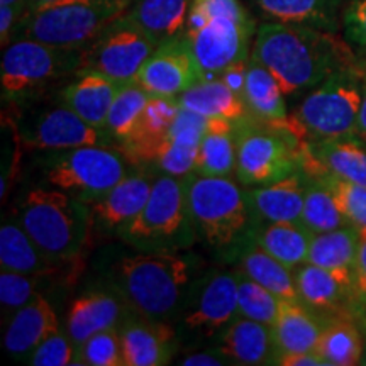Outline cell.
Returning a JSON list of instances; mask_svg holds the SVG:
<instances>
[{"instance_id": "cell-44", "label": "cell", "mask_w": 366, "mask_h": 366, "mask_svg": "<svg viewBox=\"0 0 366 366\" xmlns=\"http://www.w3.org/2000/svg\"><path fill=\"white\" fill-rule=\"evenodd\" d=\"M351 302L356 317L366 320V229H358V251L353 269Z\"/></svg>"}, {"instance_id": "cell-12", "label": "cell", "mask_w": 366, "mask_h": 366, "mask_svg": "<svg viewBox=\"0 0 366 366\" xmlns=\"http://www.w3.org/2000/svg\"><path fill=\"white\" fill-rule=\"evenodd\" d=\"M84 63L85 48H61L29 38L14 41L0 65L2 99H22L49 81L76 75Z\"/></svg>"}, {"instance_id": "cell-35", "label": "cell", "mask_w": 366, "mask_h": 366, "mask_svg": "<svg viewBox=\"0 0 366 366\" xmlns=\"http://www.w3.org/2000/svg\"><path fill=\"white\" fill-rule=\"evenodd\" d=\"M312 232L297 222H263L256 232V246L290 269L307 263Z\"/></svg>"}, {"instance_id": "cell-46", "label": "cell", "mask_w": 366, "mask_h": 366, "mask_svg": "<svg viewBox=\"0 0 366 366\" xmlns=\"http://www.w3.org/2000/svg\"><path fill=\"white\" fill-rule=\"evenodd\" d=\"M251 58V56H249ZM248 59H241V61L232 63L224 70L217 79H221L229 89L234 90L237 95L244 94V84H246V71H248Z\"/></svg>"}, {"instance_id": "cell-31", "label": "cell", "mask_w": 366, "mask_h": 366, "mask_svg": "<svg viewBox=\"0 0 366 366\" xmlns=\"http://www.w3.org/2000/svg\"><path fill=\"white\" fill-rule=\"evenodd\" d=\"M365 332L355 314L326 319L317 353L326 366L361 365L365 355Z\"/></svg>"}, {"instance_id": "cell-24", "label": "cell", "mask_w": 366, "mask_h": 366, "mask_svg": "<svg viewBox=\"0 0 366 366\" xmlns=\"http://www.w3.org/2000/svg\"><path fill=\"white\" fill-rule=\"evenodd\" d=\"M178 111H180V105L177 99L149 95L134 137L119 149L131 159L134 167L153 163L158 149L162 148L172 129Z\"/></svg>"}, {"instance_id": "cell-30", "label": "cell", "mask_w": 366, "mask_h": 366, "mask_svg": "<svg viewBox=\"0 0 366 366\" xmlns=\"http://www.w3.org/2000/svg\"><path fill=\"white\" fill-rule=\"evenodd\" d=\"M178 105L207 119H227L241 122L251 117L244 99L231 90L221 79L200 80L177 97Z\"/></svg>"}, {"instance_id": "cell-20", "label": "cell", "mask_w": 366, "mask_h": 366, "mask_svg": "<svg viewBox=\"0 0 366 366\" xmlns=\"http://www.w3.org/2000/svg\"><path fill=\"white\" fill-rule=\"evenodd\" d=\"M59 329L61 326L56 310L44 294H41L9 317L4 331V350L14 360L26 363L36 347Z\"/></svg>"}, {"instance_id": "cell-27", "label": "cell", "mask_w": 366, "mask_h": 366, "mask_svg": "<svg viewBox=\"0 0 366 366\" xmlns=\"http://www.w3.org/2000/svg\"><path fill=\"white\" fill-rule=\"evenodd\" d=\"M287 95L283 94L280 84L262 63L251 56L248 61L244 84L246 107L251 119L278 127H290V116L287 112Z\"/></svg>"}, {"instance_id": "cell-17", "label": "cell", "mask_w": 366, "mask_h": 366, "mask_svg": "<svg viewBox=\"0 0 366 366\" xmlns=\"http://www.w3.org/2000/svg\"><path fill=\"white\" fill-rule=\"evenodd\" d=\"M121 342L124 366L168 365L182 346L172 322L136 314H131L121 326Z\"/></svg>"}, {"instance_id": "cell-23", "label": "cell", "mask_w": 366, "mask_h": 366, "mask_svg": "<svg viewBox=\"0 0 366 366\" xmlns=\"http://www.w3.org/2000/svg\"><path fill=\"white\" fill-rule=\"evenodd\" d=\"M324 324L326 319L320 317L302 302L282 300L277 319L272 324L277 356L317 350Z\"/></svg>"}, {"instance_id": "cell-50", "label": "cell", "mask_w": 366, "mask_h": 366, "mask_svg": "<svg viewBox=\"0 0 366 366\" xmlns=\"http://www.w3.org/2000/svg\"><path fill=\"white\" fill-rule=\"evenodd\" d=\"M358 136L366 139V68H365V85H363V102H361L360 119H358Z\"/></svg>"}, {"instance_id": "cell-49", "label": "cell", "mask_w": 366, "mask_h": 366, "mask_svg": "<svg viewBox=\"0 0 366 366\" xmlns=\"http://www.w3.org/2000/svg\"><path fill=\"white\" fill-rule=\"evenodd\" d=\"M273 365L282 366H326L317 351H307V353H292L278 355Z\"/></svg>"}, {"instance_id": "cell-36", "label": "cell", "mask_w": 366, "mask_h": 366, "mask_svg": "<svg viewBox=\"0 0 366 366\" xmlns=\"http://www.w3.org/2000/svg\"><path fill=\"white\" fill-rule=\"evenodd\" d=\"M237 269L253 278L259 285L268 288L280 300L302 302L297 290L295 274L285 264L263 251L259 246H251L237 259Z\"/></svg>"}, {"instance_id": "cell-10", "label": "cell", "mask_w": 366, "mask_h": 366, "mask_svg": "<svg viewBox=\"0 0 366 366\" xmlns=\"http://www.w3.org/2000/svg\"><path fill=\"white\" fill-rule=\"evenodd\" d=\"M302 143L290 127L264 124L251 117L236 122L237 182L262 187L300 170Z\"/></svg>"}, {"instance_id": "cell-45", "label": "cell", "mask_w": 366, "mask_h": 366, "mask_svg": "<svg viewBox=\"0 0 366 366\" xmlns=\"http://www.w3.org/2000/svg\"><path fill=\"white\" fill-rule=\"evenodd\" d=\"M346 38L351 43L366 49V0H355L342 14Z\"/></svg>"}, {"instance_id": "cell-32", "label": "cell", "mask_w": 366, "mask_h": 366, "mask_svg": "<svg viewBox=\"0 0 366 366\" xmlns=\"http://www.w3.org/2000/svg\"><path fill=\"white\" fill-rule=\"evenodd\" d=\"M236 168V122L209 119L195 162V175L232 177Z\"/></svg>"}, {"instance_id": "cell-11", "label": "cell", "mask_w": 366, "mask_h": 366, "mask_svg": "<svg viewBox=\"0 0 366 366\" xmlns=\"http://www.w3.org/2000/svg\"><path fill=\"white\" fill-rule=\"evenodd\" d=\"M236 317H239L236 269H207L192 283L173 326L180 345H214Z\"/></svg>"}, {"instance_id": "cell-7", "label": "cell", "mask_w": 366, "mask_h": 366, "mask_svg": "<svg viewBox=\"0 0 366 366\" xmlns=\"http://www.w3.org/2000/svg\"><path fill=\"white\" fill-rule=\"evenodd\" d=\"M117 236L136 251L190 249L197 232L187 199V178L158 173L148 202Z\"/></svg>"}, {"instance_id": "cell-43", "label": "cell", "mask_w": 366, "mask_h": 366, "mask_svg": "<svg viewBox=\"0 0 366 366\" xmlns=\"http://www.w3.org/2000/svg\"><path fill=\"white\" fill-rule=\"evenodd\" d=\"M76 346L66 331H56L36 347L26 363L33 366H66L75 365Z\"/></svg>"}, {"instance_id": "cell-28", "label": "cell", "mask_w": 366, "mask_h": 366, "mask_svg": "<svg viewBox=\"0 0 366 366\" xmlns=\"http://www.w3.org/2000/svg\"><path fill=\"white\" fill-rule=\"evenodd\" d=\"M0 264L2 269L43 278H51L61 272V263L43 253L24 227L14 221H4L0 227Z\"/></svg>"}, {"instance_id": "cell-21", "label": "cell", "mask_w": 366, "mask_h": 366, "mask_svg": "<svg viewBox=\"0 0 366 366\" xmlns=\"http://www.w3.org/2000/svg\"><path fill=\"white\" fill-rule=\"evenodd\" d=\"M229 365H273L277 350L272 326L248 317H236L212 345Z\"/></svg>"}, {"instance_id": "cell-33", "label": "cell", "mask_w": 366, "mask_h": 366, "mask_svg": "<svg viewBox=\"0 0 366 366\" xmlns=\"http://www.w3.org/2000/svg\"><path fill=\"white\" fill-rule=\"evenodd\" d=\"M273 21L336 33L342 0H256Z\"/></svg>"}, {"instance_id": "cell-38", "label": "cell", "mask_w": 366, "mask_h": 366, "mask_svg": "<svg viewBox=\"0 0 366 366\" xmlns=\"http://www.w3.org/2000/svg\"><path fill=\"white\" fill-rule=\"evenodd\" d=\"M300 224L312 234L350 226L336 197L332 195V192L327 189V185L320 178L310 177Z\"/></svg>"}, {"instance_id": "cell-52", "label": "cell", "mask_w": 366, "mask_h": 366, "mask_svg": "<svg viewBox=\"0 0 366 366\" xmlns=\"http://www.w3.org/2000/svg\"><path fill=\"white\" fill-rule=\"evenodd\" d=\"M356 319H358L360 326H361V329H363L365 341H366V320L365 319H360V317H356ZM361 365H366V342H365V355H363V360H361Z\"/></svg>"}, {"instance_id": "cell-25", "label": "cell", "mask_w": 366, "mask_h": 366, "mask_svg": "<svg viewBox=\"0 0 366 366\" xmlns=\"http://www.w3.org/2000/svg\"><path fill=\"white\" fill-rule=\"evenodd\" d=\"M295 282L302 304L320 317L355 314L351 292L327 269L304 263L297 268Z\"/></svg>"}, {"instance_id": "cell-8", "label": "cell", "mask_w": 366, "mask_h": 366, "mask_svg": "<svg viewBox=\"0 0 366 366\" xmlns=\"http://www.w3.org/2000/svg\"><path fill=\"white\" fill-rule=\"evenodd\" d=\"M136 0H56L29 7L21 38L61 48H85L114 21L126 16Z\"/></svg>"}, {"instance_id": "cell-13", "label": "cell", "mask_w": 366, "mask_h": 366, "mask_svg": "<svg viewBox=\"0 0 366 366\" xmlns=\"http://www.w3.org/2000/svg\"><path fill=\"white\" fill-rule=\"evenodd\" d=\"M157 46V41L126 14L85 46L84 68L102 73L119 85L131 84Z\"/></svg>"}, {"instance_id": "cell-16", "label": "cell", "mask_w": 366, "mask_h": 366, "mask_svg": "<svg viewBox=\"0 0 366 366\" xmlns=\"http://www.w3.org/2000/svg\"><path fill=\"white\" fill-rule=\"evenodd\" d=\"M300 168L309 177L334 175L366 185V139L355 134L304 143Z\"/></svg>"}, {"instance_id": "cell-42", "label": "cell", "mask_w": 366, "mask_h": 366, "mask_svg": "<svg viewBox=\"0 0 366 366\" xmlns=\"http://www.w3.org/2000/svg\"><path fill=\"white\" fill-rule=\"evenodd\" d=\"M327 185V189L336 197L337 204L350 222L356 229H366V185L345 180L334 175L315 177Z\"/></svg>"}, {"instance_id": "cell-9", "label": "cell", "mask_w": 366, "mask_h": 366, "mask_svg": "<svg viewBox=\"0 0 366 366\" xmlns=\"http://www.w3.org/2000/svg\"><path fill=\"white\" fill-rule=\"evenodd\" d=\"M134 164L117 146H80L44 151L43 183L90 204L132 172Z\"/></svg>"}, {"instance_id": "cell-19", "label": "cell", "mask_w": 366, "mask_h": 366, "mask_svg": "<svg viewBox=\"0 0 366 366\" xmlns=\"http://www.w3.org/2000/svg\"><path fill=\"white\" fill-rule=\"evenodd\" d=\"M131 314V307L116 288L89 290L71 302L66 315V332L79 347L94 334L121 327Z\"/></svg>"}, {"instance_id": "cell-47", "label": "cell", "mask_w": 366, "mask_h": 366, "mask_svg": "<svg viewBox=\"0 0 366 366\" xmlns=\"http://www.w3.org/2000/svg\"><path fill=\"white\" fill-rule=\"evenodd\" d=\"M183 366H222L229 365V361L219 353L214 346H209V350L192 351V353L185 355L180 361Z\"/></svg>"}, {"instance_id": "cell-18", "label": "cell", "mask_w": 366, "mask_h": 366, "mask_svg": "<svg viewBox=\"0 0 366 366\" xmlns=\"http://www.w3.org/2000/svg\"><path fill=\"white\" fill-rule=\"evenodd\" d=\"M157 175L143 167H136V170L122 178L114 189L90 202L94 229L119 234V231L129 224L148 202Z\"/></svg>"}, {"instance_id": "cell-3", "label": "cell", "mask_w": 366, "mask_h": 366, "mask_svg": "<svg viewBox=\"0 0 366 366\" xmlns=\"http://www.w3.org/2000/svg\"><path fill=\"white\" fill-rule=\"evenodd\" d=\"M187 199L197 239L204 241L224 262H236L256 244L263 221L249 189L231 177L187 178Z\"/></svg>"}, {"instance_id": "cell-6", "label": "cell", "mask_w": 366, "mask_h": 366, "mask_svg": "<svg viewBox=\"0 0 366 366\" xmlns=\"http://www.w3.org/2000/svg\"><path fill=\"white\" fill-rule=\"evenodd\" d=\"M363 85L365 68L355 63L310 90L290 117L297 139L304 144L358 134Z\"/></svg>"}, {"instance_id": "cell-51", "label": "cell", "mask_w": 366, "mask_h": 366, "mask_svg": "<svg viewBox=\"0 0 366 366\" xmlns=\"http://www.w3.org/2000/svg\"><path fill=\"white\" fill-rule=\"evenodd\" d=\"M26 0H0V6H14V7H24Z\"/></svg>"}, {"instance_id": "cell-2", "label": "cell", "mask_w": 366, "mask_h": 366, "mask_svg": "<svg viewBox=\"0 0 366 366\" xmlns=\"http://www.w3.org/2000/svg\"><path fill=\"white\" fill-rule=\"evenodd\" d=\"M204 264L190 249L137 251L112 264L111 287L132 314L173 324L192 283L204 273Z\"/></svg>"}, {"instance_id": "cell-39", "label": "cell", "mask_w": 366, "mask_h": 366, "mask_svg": "<svg viewBox=\"0 0 366 366\" xmlns=\"http://www.w3.org/2000/svg\"><path fill=\"white\" fill-rule=\"evenodd\" d=\"M237 274V309L241 317H248L272 326L280 310L282 300L268 288L236 269Z\"/></svg>"}, {"instance_id": "cell-48", "label": "cell", "mask_w": 366, "mask_h": 366, "mask_svg": "<svg viewBox=\"0 0 366 366\" xmlns=\"http://www.w3.org/2000/svg\"><path fill=\"white\" fill-rule=\"evenodd\" d=\"M22 17V9L14 6H0V43L4 48L11 43L14 27Z\"/></svg>"}, {"instance_id": "cell-40", "label": "cell", "mask_w": 366, "mask_h": 366, "mask_svg": "<svg viewBox=\"0 0 366 366\" xmlns=\"http://www.w3.org/2000/svg\"><path fill=\"white\" fill-rule=\"evenodd\" d=\"M48 278L2 269L0 273V305L2 314L11 315L43 294V282Z\"/></svg>"}, {"instance_id": "cell-29", "label": "cell", "mask_w": 366, "mask_h": 366, "mask_svg": "<svg viewBox=\"0 0 366 366\" xmlns=\"http://www.w3.org/2000/svg\"><path fill=\"white\" fill-rule=\"evenodd\" d=\"M358 251V229L346 226L314 234L310 241L307 263L331 272L351 292L353 269Z\"/></svg>"}, {"instance_id": "cell-22", "label": "cell", "mask_w": 366, "mask_h": 366, "mask_svg": "<svg viewBox=\"0 0 366 366\" xmlns=\"http://www.w3.org/2000/svg\"><path fill=\"white\" fill-rule=\"evenodd\" d=\"M121 85L102 73L81 68L75 80L63 89V105L71 109L89 124L105 129L107 117Z\"/></svg>"}, {"instance_id": "cell-1", "label": "cell", "mask_w": 366, "mask_h": 366, "mask_svg": "<svg viewBox=\"0 0 366 366\" xmlns=\"http://www.w3.org/2000/svg\"><path fill=\"white\" fill-rule=\"evenodd\" d=\"M251 56L280 84L283 94L310 92L356 58L336 33L287 22H264L256 29Z\"/></svg>"}, {"instance_id": "cell-5", "label": "cell", "mask_w": 366, "mask_h": 366, "mask_svg": "<svg viewBox=\"0 0 366 366\" xmlns=\"http://www.w3.org/2000/svg\"><path fill=\"white\" fill-rule=\"evenodd\" d=\"M254 24L239 0H192L185 36L202 71L217 79L232 63L248 59Z\"/></svg>"}, {"instance_id": "cell-15", "label": "cell", "mask_w": 366, "mask_h": 366, "mask_svg": "<svg viewBox=\"0 0 366 366\" xmlns=\"http://www.w3.org/2000/svg\"><path fill=\"white\" fill-rule=\"evenodd\" d=\"M19 139L27 149L43 153L80 146H116L107 129L89 124L66 105L44 112Z\"/></svg>"}, {"instance_id": "cell-37", "label": "cell", "mask_w": 366, "mask_h": 366, "mask_svg": "<svg viewBox=\"0 0 366 366\" xmlns=\"http://www.w3.org/2000/svg\"><path fill=\"white\" fill-rule=\"evenodd\" d=\"M148 99L149 94L137 81L121 85L105 126L117 148L126 146L134 137Z\"/></svg>"}, {"instance_id": "cell-4", "label": "cell", "mask_w": 366, "mask_h": 366, "mask_svg": "<svg viewBox=\"0 0 366 366\" xmlns=\"http://www.w3.org/2000/svg\"><path fill=\"white\" fill-rule=\"evenodd\" d=\"M17 216L39 249L58 263L75 262L94 229L89 204L48 185L27 192Z\"/></svg>"}, {"instance_id": "cell-41", "label": "cell", "mask_w": 366, "mask_h": 366, "mask_svg": "<svg viewBox=\"0 0 366 366\" xmlns=\"http://www.w3.org/2000/svg\"><path fill=\"white\" fill-rule=\"evenodd\" d=\"M75 365L85 366H124L122 360L121 327L107 329L89 337L76 347Z\"/></svg>"}, {"instance_id": "cell-26", "label": "cell", "mask_w": 366, "mask_h": 366, "mask_svg": "<svg viewBox=\"0 0 366 366\" xmlns=\"http://www.w3.org/2000/svg\"><path fill=\"white\" fill-rule=\"evenodd\" d=\"M309 182L310 177L300 168L282 180L251 187V199L262 221L300 224Z\"/></svg>"}, {"instance_id": "cell-53", "label": "cell", "mask_w": 366, "mask_h": 366, "mask_svg": "<svg viewBox=\"0 0 366 366\" xmlns=\"http://www.w3.org/2000/svg\"><path fill=\"white\" fill-rule=\"evenodd\" d=\"M29 2V7H39V6H46V4L56 2V0H27Z\"/></svg>"}, {"instance_id": "cell-34", "label": "cell", "mask_w": 366, "mask_h": 366, "mask_svg": "<svg viewBox=\"0 0 366 366\" xmlns=\"http://www.w3.org/2000/svg\"><path fill=\"white\" fill-rule=\"evenodd\" d=\"M192 0H136L127 16L157 43L185 33Z\"/></svg>"}, {"instance_id": "cell-14", "label": "cell", "mask_w": 366, "mask_h": 366, "mask_svg": "<svg viewBox=\"0 0 366 366\" xmlns=\"http://www.w3.org/2000/svg\"><path fill=\"white\" fill-rule=\"evenodd\" d=\"M200 80L202 71L185 33L159 43L136 79L149 95L170 99H177Z\"/></svg>"}]
</instances>
